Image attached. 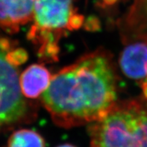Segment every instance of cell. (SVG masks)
<instances>
[{
    "label": "cell",
    "instance_id": "7",
    "mask_svg": "<svg viewBox=\"0 0 147 147\" xmlns=\"http://www.w3.org/2000/svg\"><path fill=\"white\" fill-rule=\"evenodd\" d=\"M119 65L129 78L142 80L147 77V44L133 42L123 50Z\"/></svg>",
    "mask_w": 147,
    "mask_h": 147
},
{
    "label": "cell",
    "instance_id": "6",
    "mask_svg": "<svg viewBox=\"0 0 147 147\" xmlns=\"http://www.w3.org/2000/svg\"><path fill=\"white\" fill-rule=\"evenodd\" d=\"M120 30L127 42L147 44V0H133L120 22Z\"/></svg>",
    "mask_w": 147,
    "mask_h": 147
},
{
    "label": "cell",
    "instance_id": "1",
    "mask_svg": "<svg viewBox=\"0 0 147 147\" xmlns=\"http://www.w3.org/2000/svg\"><path fill=\"white\" fill-rule=\"evenodd\" d=\"M117 102V77L106 51L97 50L79 58L52 77L42 103L56 125L73 128L91 124Z\"/></svg>",
    "mask_w": 147,
    "mask_h": 147
},
{
    "label": "cell",
    "instance_id": "9",
    "mask_svg": "<svg viewBox=\"0 0 147 147\" xmlns=\"http://www.w3.org/2000/svg\"><path fill=\"white\" fill-rule=\"evenodd\" d=\"M8 147H46L43 138L34 131L20 129L11 134Z\"/></svg>",
    "mask_w": 147,
    "mask_h": 147
},
{
    "label": "cell",
    "instance_id": "10",
    "mask_svg": "<svg viewBox=\"0 0 147 147\" xmlns=\"http://www.w3.org/2000/svg\"><path fill=\"white\" fill-rule=\"evenodd\" d=\"M57 147H76V146L73 145H71V144H63V145H60Z\"/></svg>",
    "mask_w": 147,
    "mask_h": 147
},
{
    "label": "cell",
    "instance_id": "8",
    "mask_svg": "<svg viewBox=\"0 0 147 147\" xmlns=\"http://www.w3.org/2000/svg\"><path fill=\"white\" fill-rule=\"evenodd\" d=\"M52 78L51 73L43 65H30L20 75L22 95L26 98H37L47 90Z\"/></svg>",
    "mask_w": 147,
    "mask_h": 147
},
{
    "label": "cell",
    "instance_id": "4",
    "mask_svg": "<svg viewBox=\"0 0 147 147\" xmlns=\"http://www.w3.org/2000/svg\"><path fill=\"white\" fill-rule=\"evenodd\" d=\"M27 59L26 50L0 34V133L34 117L20 85L18 67Z\"/></svg>",
    "mask_w": 147,
    "mask_h": 147
},
{
    "label": "cell",
    "instance_id": "2",
    "mask_svg": "<svg viewBox=\"0 0 147 147\" xmlns=\"http://www.w3.org/2000/svg\"><path fill=\"white\" fill-rule=\"evenodd\" d=\"M89 135L90 147H147V96L117 101Z\"/></svg>",
    "mask_w": 147,
    "mask_h": 147
},
{
    "label": "cell",
    "instance_id": "3",
    "mask_svg": "<svg viewBox=\"0 0 147 147\" xmlns=\"http://www.w3.org/2000/svg\"><path fill=\"white\" fill-rule=\"evenodd\" d=\"M74 0H36L33 24L28 38L38 49L40 57L49 61L58 60L59 41L67 32L82 26L84 17L73 5Z\"/></svg>",
    "mask_w": 147,
    "mask_h": 147
},
{
    "label": "cell",
    "instance_id": "5",
    "mask_svg": "<svg viewBox=\"0 0 147 147\" xmlns=\"http://www.w3.org/2000/svg\"><path fill=\"white\" fill-rule=\"evenodd\" d=\"M36 0H0V28L13 34L32 21Z\"/></svg>",
    "mask_w": 147,
    "mask_h": 147
}]
</instances>
